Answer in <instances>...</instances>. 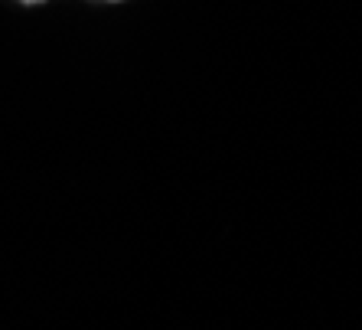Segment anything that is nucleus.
<instances>
[{
    "label": "nucleus",
    "instance_id": "1",
    "mask_svg": "<svg viewBox=\"0 0 362 330\" xmlns=\"http://www.w3.org/2000/svg\"><path fill=\"white\" fill-rule=\"evenodd\" d=\"M20 4H26V7H36V4H46V0H20Z\"/></svg>",
    "mask_w": 362,
    "mask_h": 330
}]
</instances>
